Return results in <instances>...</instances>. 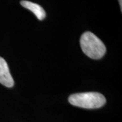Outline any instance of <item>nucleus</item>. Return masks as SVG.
Here are the masks:
<instances>
[{"label": "nucleus", "instance_id": "1", "mask_svg": "<svg viewBox=\"0 0 122 122\" xmlns=\"http://www.w3.org/2000/svg\"><path fill=\"white\" fill-rule=\"evenodd\" d=\"M80 46L86 55L92 59H100L106 52L103 42L92 32L83 33L80 38Z\"/></svg>", "mask_w": 122, "mask_h": 122}, {"label": "nucleus", "instance_id": "5", "mask_svg": "<svg viewBox=\"0 0 122 122\" xmlns=\"http://www.w3.org/2000/svg\"><path fill=\"white\" fill-rule=\"evenodd\" d=\"M118 1H119V5H120V8H121V10H122V0H118Z\"/></svg>", "mask_w": 122, "mask_h": 122}, {"label": "nucleus", "instance_id": "3", "mask_svg": "<svg viewBox=\"0 0 122 122\" xmlns=\"http://www.w3.org/2000/svg\"><path fill=\"white\" fill-rule=\"evenodd\" d=\"M0 83L8 87H13L14 84L8 65L2 57H0Z\"/></svg>", "mask_w": 122, "mask_h": 122}, {"label": "nucleus", "instance_id": "2", "mask_svg": "<svg viewBox=\"0 0 122 122\" xmlns=\"http://www.w3.org/2000/svg\"><path fill=\"white\" fill-rule=\"evenodd\" d=\"M70 104L83 109H98L106 103V98L99 92H82L71 94L69 97Z\"/></svg>", "mask_w": 122, "mask_h": 122}, {"label": "nucleus", "instance_id": "4", "mask_svg": "<svg viewBox=\"0 0 122 122\" xmlns=\"http://www.w3.org/2000/svg\"><path fill=\"white\" fill-rule=\"evenodd\" d=\"M20 4L22 7L31 11L39 20H42L46 18V12H45L44 9L39 4H37L33 2H31L29 1H26V0L21 1Z\"/></svg>", "mask_w": 122, "mask_h": 122}]
</instances>
